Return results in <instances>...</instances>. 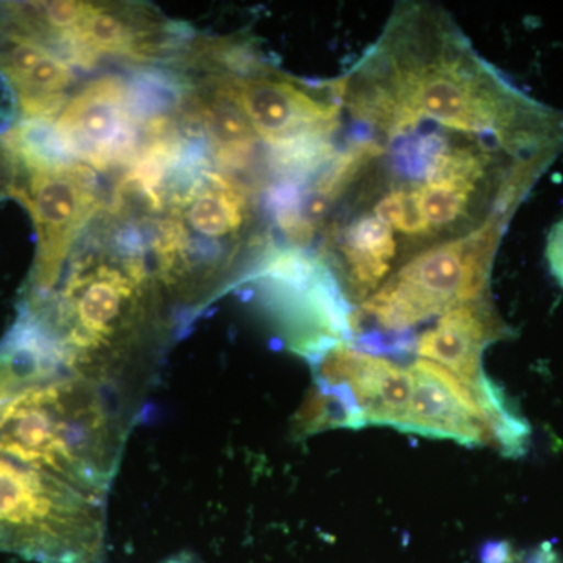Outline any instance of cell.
I'll return each mask as SVG.
<instances>
[{"mask_svg": "<svg viewBox=\"0 0 563 563\" xmlns=\"http://www.w3.org/2000/svg\"><path fill=\"white\" fill-rule=\"evenodd\" d=\"M210 73L225 81L257 139L279 151L325 143L336 128L339 103L312 85L263 69L257 62L239 70Z\"/></svg>", "mask_w": 563, "mask_h": 563, "instance_id": "9c48e42d", "label": "cell"}, {"mask_svg": "<svg viewBox=\"0 0 563 563\" xmlns=\"http://www.w3.org/2000/svg\"><path fill=\"white\" fill-rule=\"evenodd\" d=\"M409 372L413 391L402 432L450 439L465 446L496 444L490 420L472 388L424 358L415 362Z\"/></svg>", "mask_w": 563, "mask_h": 563, "instance_id": "8fae6325", "label": "cell"}, {"mask_svg": "<svg viewBox=\"0 0 563 563\" xmlns=\"http://www.w3.org/2000/svg\"><path fill=\"white\" fill-rule=\"evenodd\" d=\"M547 258L551 273L563 288V220L551 228L547 242Z\"/></svg>", "mask_w": 563, "mask_h": 563, "instance_id": "ac0fdd59", "label": "cell"}, {"mask_svg": "<svg viewBox=\"0 0 563 563\" xmlns=\"http://www.w3.org/2000/svg\"><path fill=\"white\" fill-rule=\"evenodd\" d=\"M433 32L435 46H426L421 21L401 18L374 51L372 62L384 70L366 74L357 87L340 84L350 109L388 132L432 120L506 150L537 146L563 132L555 128L563 122L507 87L461 36L440 21Z\"/></svg>", "mask_w": 563, "mask_h": 563, "instance_id": "7a4b0ae2", "label": "cell"}, {"mask_svg": "<svg viewBox=\"0 0 563 563\" xmlns=\"http://www.w3.org/2000/svg\"><path fill=\"white\" fill-rule=\"evenodd\" d=\"M16 179V162L5 141L0 139V201L11 196Z\"/></svg>", "mask_w": 563, "mask_h": 563, "instance_id": "d6986e66", "label": "cell"}, {"mask_svg": "<svg viewBox=\"0 0 563 563\" xmlns=\"http://www.w3.org/2000/svg\"><path fill=\"white\" fill-rule=\"evenodd\" d=\"M374 214L391 231L395 229V231L407 233V235H426L431 232L428 222L422 218L413 191H407L404 188L388 192L380 198L374 206Z\"/></svg>", "mask_w": 563, "mask_h": 563, "instance_id": "e0dca14e", "label": "cell"}, {"mask_svg": "<svg viewBox=\"0 0 563 563\" xmlns=\"http://www.w3.org/2000/svg\"><path fill=\"white\" fill-rule=\"evenodd\" d=\"M501 218L485 221L477 231L429 247L363 301L352 321L372 320L385 331H407L429 318L481 301Z\"/></svg>", "mask_w": 563, "mask_h": 563, "instance_id": "52a82bcc", "label": "cell"}, {"mask_svg": "<svg viewBox=\"0 0 563 563\" xmlns=\"http://www.w3.org/2000/svg\"><path fill=\"white\" fill-rule=\"evenodd\" d=\"M0 76L9 84L22 122L52 124L69 101L76 74L60 52L0 22Z\"/></svg>", "mask_w": 563, "mask_h": 563, "instance_id": "7c38bea8", "label": "cell"}, {"mask_svg": "<svg viewBox=\"0 0 563 563\" xmlns=\"http://www.w3.org/2000/svg\"><path fill=\"white\" fill-rule=\"evenodd\" d=\"M503 333L501 321L487 303H463L443 313L432 329L422 333L417 352L421 358L443 366L474 390L485 377L481 365L483 352L488 344L501 339Z\"/></svg>", "mask_w": 563, "mask_h": 563, "instance_id": "5bb4252c", "label": "cell"}, {"mask_svg": "<svg viewBox=\"0 0 563 563\" xmlns=\"http://www.w3.org/2000/svg\"><path fill=\"white\" fill-rule=\"evenodd\" d=\"M16 162L11 196L24 203L36 231V255L24 299L47 295L90 221L101 209V187L91 166L73 161L38 136H2Z\"/></svg>", "mask_w": 563, "mask_h": 563, "instance_id": "8992f818", "label": "cell"}, {"mask_svg": "<svg viewBox=\"0 0 563 563\" xmlns=\"http://www.w3.org/2000/svg\"><path fill=\"white\" fill-rule=\"evenodd\" d=\"M135 87L107 74L88 81L49 125L57 150L91 168L107 169L133 162L143 150L150 120Z\"/></svg>", "mask_w": 563, "mask_h": 563, "instance_id": "ba28073f", "label": "cell"}, {"mask_svg": "<svg viewBox=\"0 0 563 563\" xmlns=\"http://www.w3.org/2000/svg\"><path fill=\"white\" fill-rule=\"evenodd\" d=\"M363 426L365 415L346 385L317 383L292 421V433L302 439L328 429Z\"/></svg>", "mask_w": 563, "mask_h": 563, "instance_id": "2e32d148", "label": "cell"}, {"mask_svg": "<svg viewBox=\"0 0 563 563\" xmlns=\"http://www.w3.org/2000/svg\"><path fill=\"white\" fill-rule=\"evenodd\" d=\"M144 218L154 221L152 268L184 322L242 276L252 244L261 240L250 190L198 158H184L166 174Z\"/></svg>", "mask_w": 563, "mask_h": 563, "instance_id": "277c9868", "label": "cell"}, {"mask_svg": "<svg viewBox=\"0 0 563 563\" xmlns=\"http://www.w3.org/2000/svg\"><path fill=\"white\" fill-rule=\"evenodd\" d=\"M312 363L314 380L350 388L366 424L401 431L412 401L413 379L398 363L336 342Z\"/></svg>", "mask_w": 563, "mask_h": 563, "instance_id": "4fadbf2b", "label": "cell"}, {"mask_svg": "<svg viewBox=\"0 0 563 563\" xmlns=\"http://www.w3.org/2000/svg\"><path fill=\"white\" fill-rule=\"evenodd\" d=\"M139 412L57 352L0 346V451L107 498Z\"/></svg>", "mask_w": 563, "mask_h": 563, "instance_id": "3957f363", "label": "cell"}, {"mask_svg": "<svg viewBox=\"0 0 563 563\" xmlns=\"http://www.w3.org/2000/svg\"><path fill=\"white\" fill-rule=\"evenodd\" d=\"M163 563H201L198 559L192 558L190 554H180L176 555V558L169 559V561H165Z\"/></svg>", "mask_w": 563, "mask_h": 563, "instance_id": "ffe728a7", "label": "cell"}, {"mask_svg": "<svg viewBox=\"0 0 563 563\" xmlns=\"http://www.w3.org/2000/svg\"><path fill=\"white\" fill-rule=\"evenodd\" d=\"M344 279L355 299H368L390 272L398 243L395 233L376 217L361 218L344 232L339 246Z\"/></svg>", "mask_w": 563, "mask_h": 563, "instance_id": "9a60e30c", "label": "cell"}, {"mask_svg": "<svg viewBox=\"0 0 563 563\" xmlns=\"http://www.w3.org/2000/svg\"><path fill=\"white\" fill-rule=\"evenodd\" d=\"M190 41L185 29L143 3L90 2L66 44L65 57L80 66L98 58L135 63L184 60Z\"/></svg>", "mask_w": 563, "mask_h": 563, "instance_id": "30bf717a", "label": "cell"}, {"mask_svg": "<svg viewBox=\"0 0 563 563\" xmlns=\"http://www.w3.org/2000/svg\"><path fill=\"white\" fill-rule=\"evenodd\" d=\"M106 536V498L0 451V553L99 563Z\"/></svg>", "mask_w": 563, "mask_h": 563, "instance_id": "5b68a950", "label": "cell"}, {"mask_svg": "<svg viewBox=\"0 0 563 563\" xmlns=\"http://www.w3.org/2000/svg\"><path fill=\"white\" fill-rule=\"evenodd\" d=\"M103 220L55 287L24 299L21 313L43 329L68 368L139 412L177 321L135 225L110 213Z\"/></svg>", "mask_w": 563, "mask_h": 563, "instance_id": "6da1fadb", "label": "cell"}]
</instances>
